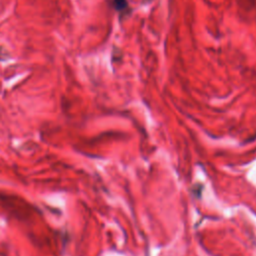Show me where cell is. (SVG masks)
<instances>
[{
  "label": "cell",
  "mask_w": 256,
  "mask_h": 256,
  "mask_svg": "<svg viewBox=\"0 0 256 256\" xmlns=\"http://www.w3.org/2000/svg\"><path fill=\"white\" fill-rule=\"evenodd\" d=\"M114 4H115L116 9H118V10H124L127 8L126 0H114Z\"/></svg>",
  "instance_id": "obj_1"
}]
</instances>
